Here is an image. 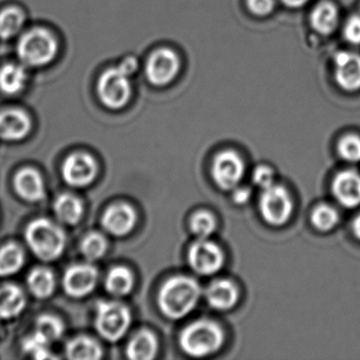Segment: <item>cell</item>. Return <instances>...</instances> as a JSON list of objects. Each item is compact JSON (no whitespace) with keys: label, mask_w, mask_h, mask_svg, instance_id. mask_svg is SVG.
Instances as JSON below:
<instances>
[{"label":"cell","mask_w":360,"mask_h":360,"mask_svg":"<svg viewBox=\"0 0 360 360\" xmlns=\"http://www.w3.org/2000/svg\"><path fill=\"white\" fill-rule=\"evenodd\" d=\"M130 75L121 66L112 67L101 75L98 92L105 106L120 109L127 104L132 94Z\"/></svg>","instance_id":"6"},{"label":"cell","mask_w":360,"mask_h":360,"mask_svg":"<svg viewBox=\"0 0 360 360\" xmlns=\"http://www.w3.org/2000/svg\"><path fill=\"white\" fill-rule=\"evenodd\" d=\"M224 342L222 328L210 320H198L181 333L180 347L191 357H206L221 349Z\"/></svg>","instance_id":"3"},{"label":"cell","mask_w":360,"mask_h":360,"mask_svg":"<svg viewBox=\"0 0 360 360\" xmlns=\"http://www.w3.org/2000/svg\"><path fill=\"white\" fill-rule=\"evenodd\" d=\"M120 66L129 75H134L138 69V60L134 58H127L120 64Z\"/></svg>","instance_id":"39"},{"label":"cell","mask_w":360,"mask_h":360,"mask_svg":"<svg viewBox=\"0 0 360 360\" xmlns=\"http://www.w3.org/2000/svg\"><path fill=\"white\" fill-rule=\"evenodd\" d=\"M343 35L345 41L352 45H360V15H353L349 18L343 29Z\"/></svg>","instance_id":"35"},{"label":"cell","mask_w":360,"mask_h":360,"mask_svg":"<svg viewBox=\"0 0 360 360\" xmlns=\"http://www.w3.org/2000/svg\"><path fill=\"white\" fill-rule=\"evenodd\" d=\"M63 178L73 187H85L91 184L98 174V164L86 153L70 155L62 168Z\"/></svg>","instance_id":"12"},{"label":"cell","mask_w":360,"mask_h":360,"mask_svg":"<svg viewBox=\"0 0 360 360\" xmlns=\"http://www.w3.org/2000/svg\"><path fill=\"white\" fill-rule=\"evenodd\" d=\"M32 128L30 117L20 109H9L0 112V139L20 141L26 138Z\"/></svg>","instance_id":"16"},{"label":"cell","mask_w":360,"mask_h":360,"mask_svg":"<svg viewBox=\"0 0 360 360\" xmlns=\"http://www.w3.org/2000/svg\"><path fill=\"white\" fill-rule=\"evenodd\" d=\"M243 160L233 150H225L214 158L212 166V176L219 188L231 191L243 178Z\"/></svg>","instance_id":"8"},{"label":"cell","mask_w":360,"mask_h":360,"mask_svg":"<svg viewBox=\"0 0 360 360\" xmlns=\"http://www.w3.org/2000/svg\"><path fill=\"white\" fill-rule=\"evenodd\" d=\"M188 262L191 269L199 275H214L222 267L224 254L214 242L199 239L189 248Z\"/></svg>","instance_id":"9"},{"label":"cell","mask_w":360,"mask_h":360,"mask_svg":"<svg viewBox=\"0 0 360 360\" xmlns=\"http://www.w3.org/2000/svg\"><path fill=\"white\" fill-rule=\"evenodd\" d=\"M338 153L345 161L349 163L360 162V138L349 134L341 139L338 144Z\"/></svg>","instance_id":"34"},{"label":"cell","mask_w":360,"mask_h":360,"mask_svg":"<svg viewBox=\"0 0 360 360\" xmlns=\"http://www.w3.org/2000/svg\"><path fill=\"white\" fill-rule=\"evenodd\" d=\"M311 25L320 34H332L338 25V10L333 4H320L311 12Z\"/></svg>","instance_id":"23"},{"label":"cell","mask_w":360,"mask_h":360,"mask_svg":"<svg viewBox=\"0 0 360 360\" xmlns=\"http://www.w3.org/2000/svg\"><path fill=\"white\" fill-rule=\"evenodd\" d=\"M134 285V278L131 271L124 266L111 269L105 280V288L113 296L123 297L131 292Z\"/></svg>","instance_id":"26"},{"label":"cell","mask_w":360,"mask_h":360,"mask_svg":"<svg viewBox=\"0 0 360 360\" xmlns=\"http://www.w3.org/2000/svg\"><path fill=\"white\" fill-rule=\"evenodd\" d=\"M284 5L290 8H300L304 6L309 0H282Z\"/></svg>","instance_id":"40"},{"label":"cell","mask_w":360,"mask_h":360,"mask_svg":"<svg viewBox=\"0 0 360 360\" xmlns=\"http://www.w3.org/2000/svg\"><path fill=\"white\" fill-rule=\"evenodd\" d=\"M54 212L60 222L75 225L79 222L84 212L81 200L70 193L60 195L54 202Z\"/></svg>","instance_id":"22"},{"label":"cell","mask_w":360,"mask_h":360,"mask_svg":"<svg viewBox=\"0 0 360 360\" xmlns=\"http://www.w3.org/2000/svg\"><path fill=\"white\" fill-rule=\"evenodd\" d=\"M106 239L98 233H90L84 238L81 243V252L89 261L98 260L104 256L107 250Z\"/></svg>","instance_id":"30"},{"label":"cell","mask_w":360,"mask_h":360,"mask_svg":"<svg viewBox=\"0 0 360 360\" xmlns=\"http://www.w3.org/2000/svg\"><path fill=\"white\" fill-rule=\"evenodd\" d=\"M200 297L201 288L193 278L176 276L163 284L158 301L166 317L181 319L195 309Z\"/></svg>","instance_id":"1"},{"label":"cell","mask_w":360,"mask_h":360,"mask_svg":"<svg viewBox=\"0 0 360 360\" xmlns=\"http://www.w3.org/2000/svg\"><path fill=\"white\" fill-rule=\"evenodd\" d=\"M248 7L256 15H267L275 8V0H248Z\"/></svg>","instance_id":"37"},{"label":"cell","mask_w":360,"mask_h":360,"mask_svg":"<svg viewBox=\"0 0 360 360\" xmlns=\"http://www.w3.org/2000/svg\"><path fill=\"white\" fill-rule=\"evenodd\" d=\"M16 193L29 202H39L45 199L46 191L43 178L32 168L20 170L14 179Z\"/></svg>","instance_id":"17"},{"label":"cell","mask_w":360,"mask_h":360,"mask_svg":"<svg viewBox=\"0 0 360 360\" xmlns=\"http://www.w3.org/2000/svg\"><path fill=\"white\" fill-rule=\"evenodd\" d=\"M24 263V250L18 244H6L0 248V277H7L18 273Z\"/></svg>","instance_id":"27"},{"label":"cell","mask_w":360,"mask_h":360,"mask_svg":"<svg viewBox=\"0 0 360 360\" xmlns=\"http://www.w3.org/2000/svg\"><path fill=\"white\" fill-rule=\"evenodd\" d=\"M58 44L46 29L37 28L25 33L18 44V54L25 66L41 67L56 58Z\"/></svg>","instance_id":"4"},{"label":"cell","mask_w":360,"mask_h":360,"mask_svg":"<svg viewBox=\"0 0 360 360\" xmlns=\"http://www.w3.org/2000/svg\"><path fill=\"white\" fill-rule=\"evenodd\" d=\"M136 214L134 208L127 204H117L105 212L102 223L109 233L117 237L128 235L134 229Z\"/></svg>","instance_id":"15"},{"label":"cell","mask_w":360,"mask_h":360,"mask_svg":"<svg viewBox=\"0 0 360 360\" xmlns=\"http://www.w3.org/2000/svg\"><path fill=\"white\" fill-rule=\"evenodd\" d=\"M159 349L157 337L149 330H141L128 343L126 353L132 360H150Z\"/></svg>","instance_id":"20"},{"label":"cell","mask_w":360,"mask_h":360,"mask_svg":"<svg viewBox=\"0 0 360 360\" xmlns=\"http://www.w3.org/2000/svg\"><path fill=\"white\" fill-rule=\"evenodd\" d=\"M191 229L199 239H208L216 231V219L208 212H195L191 220Z\"/></svg>","instance_id":"31"},{"label":"cell","mask_w":360,"mask_h":360,"mask_svg":"<svg viewBox=\"0 0 360 360\" xmlns=\"http://www.w3.org/2000/svg\"><path fill=\"white\" fill-rule=\"evenodd\" d=\"M27 77L28 75L22 65H5L0 68V90L8 96H15L24 90Z\"/></svg>","instance_id":"21"},{"label":"cell","mask_w":360,"mask_h":360,"mask_svg":"<svg viewBox=\"0 0 360 360\" xmlns=\"http://www.w3.org/2000/svg\"><path fill=\"white\" fill-rule=\"evenodd\" d=\"M25 237L33 254L46 262L56 260L66 246L64 231L48 219H37L31 222Z\"/></svg>","instance_id":"2"},{"label":"cell","mask_w":360,"mask_h":360,"mask_svg":"<svg viewBox=\"0 0 360 360\" xmlns=\"http://www.w3.org/2000/svg\"><path fill=\"white\" fill-rule=\"evenodd\" d=\"M28 288L31 294L37 298L45 299L53 294L56 288V278L48 269L37 267L28 276Z\"/></svg>","instance_id":"25"},{"label":"cell","mask_w":360,"mask_h":360,"mask_svg":"<svg viewBox=\"0 0 360 360\" xmlns=\"http://www.w3.org/2000/svg\"><path fill=\"white\" fill-rule=\"evenodd\" d=\"M311 223L321 231H328L336 226L339 221L338 212L328 205H319L313 210Z\"/></svg>","instance_id":"32"},{"label":"cell","mask_w":360,"mask_h":360,"mask_svg":"<svg viewBox=\"0 0 360 360\" xmlns=\"http://www.w3.org/2000/svg\"><path fill=\"white\" fill-rule=\"evenodd\" d=\"M25 25V14L15 7L0 12V39H10L15 37Z\"/></svg>","instance_id":"28"},{"label":"cell","mask_w":360,"mask_h":360,"mask_svg":"<svg viewBox=\"0 0 360 360\" xmlns=\"http://www.w3.org/2000/svg\"><path fill=\"white\" fill-rule=\"evenodd\" d=\"M26 307V297L22 288L13 284L0 286V318L18 317Z\"/></svg>","instance_id":"19"},{"label":"cell","mask_w":360,"mask_h":360,"mask_svg":"<svg viewBox=\"0 0 360 360\" xmlns=\"http://www.w3.org/2000/svg\"><path fill=\"white\" fill-rule=\"evenodd\" d=\"M69 359L96 360L102 356V349L94 339L81 336L72 339L66 347Z\"/></svg>","instance_id":"24"},{"label":"cell","mask_w":360,"mask_h":360,"mask_svg":"<svg viewBox=\"0 0 360 360\" xmlns=\"http://www.w3.org/2000/svg\"><path fill=\"white\" fill-rule=\"evenodd\" d=\"M64 324L51 315H43L37 318L35 322V333L43 337L49 343L58 340L64 334Z\"/></svg>","instance_id":"29"},{"label":"cell","mask_w":360,"mask_h":360,"mask_svg":"<svg viewBox=\"0 0 360 360\" xmlns=\"http://www.w3.org/2000/svg\"><path fill=\"white\" fill-rule=\"evenodd\" d=\"M180 69V60L172 50L162 48L149 56L146 64L148 81L155 86H165L174 81Z\"/></svg>","instance_id":"10"},{"label":"cell","mask_w":360,"mask_h":360,"mask_svg":"<svg viewBox=\"0 0 360 360\" xmlns=\"http://www.w3.org/2000/svg\"><path fill=\"white\" fill-rule=\"evenodd\" d=\"M131 313L123 303L102 301L96 307V328L106 340H120L129 328Z\"/></svg>","instance_id":"5"},{"label":"cell","mask_w":360,"mask_h":360,"mask_svg":"<svg viewBox=\"0 0 360 360\" xmlns=\"http://www.w3.org/2000/svg\"><path fill=\"white\" fill-rule=\"evenodd\" d=\"M98 273L90 264H75L69 267L63 278L65 292L73 298L87 296L98 284Z\"/></svg>","instance_id":"11"},{"label":"cell","mask_w":360,"mask_h":360,"mask_svg":"<svg viewBox=\"0 0 360 360\" xmlns=\"http://www.w3.org/2000/svg\"><path fill=\"white\" fill-rule=\"evenodd\" d=\"M50 343L37 333L30 335L22 342V351L37 359L52 358L49 351Z\"/></svg>","instance_id":"33"},{"label":"cell","mask_w":360,"mask_h":360,"mask_svg":"<svg viewBox=\"0 0 360 360\" xmlns=\"http://www.w3.org/2000/svg\"><path fill=\"white\" fill-rule=\"evenodd\" d=\"M274 178H275V174H274L273 169L265 165L257 167L254 174H252V181L261 189L267 188V187L273 185Z\"/></svg>","instance_id":"36"},{"label":"cell","mask_w":360,"mask_h":360,"mask_svg":"<svg viewBox=\"0 0 360 360\" xmlns=\"http://www.w3.org/2000/svg\"><path fill=\"white\" fill-rule=\"evenodd\" d=\"M259 207L265 222L273 226H282L290 220L294 204L288 191L283 186L274 183L263 189Z\"/></svg>","instance_id":"7"},{"label":"cell","mask_w":360,"mask_h":360,"mask_svg":"<svg viewBox=\"0 0 360 360\" xmlns=\"http://www.w3.org/2000/svg\"><path fill=\"white\" fill-rule=\"evenodd\" d=\"M335 79L341 89L354 92L360 90V54L341 51L334 58Z\"/></svg>","instance_id":"13"},{"label":"cell","mask_w":360,"mask_h":360,"mask_svg":"<svg viewBox=\"0 0 360 360\" xmlns=\"http://www.w3.org/2000/svg\"><path fill=\"white\" fill-rule=\"evenodd\" d=\"M250 195H252V191L248 187H238V188L236 187L233 189V200L238 205H243L250 201Z\"/></svg>","instance_id":"38"},{"label":"cell","mask_w":360,"mask_h":360,"mask_svg":"<svg viewBox=\"0 0 360 360\" xmlns=\"http://www.w3.org/2000/svg\"><path fill=\"white\" fill-rule=\"evenodd\" d=\"M352 229H353V233L355 237L357 238L358 240H360V214H358L355 220H354Z\"/></svg>","instance_id":"41"},{"label":"cell","mask_w":360,"mask_h":360,"mask_svg":"<svg viewBox=\"0 0 360 360\" xmlns=\"http://www.w3.org/2000/svg\"><path fill=\"white\" fill-rule=\"evenodd\" d=\"M332 191L341 205L357 207L360 205V174L354 170L339 172L333 180Z\"/></svg>","instance_id":"14"},{"label":"cell","mask_w":360,"mask_h":360,"mask_svg":"<svg viewBox=\"0 0 360 360\" xmlns=\"http://www.w3.org/2000/svg\"><path fill=\"white\" fill-rule=\"evenodd\" d=\"M206 300L217 311H229L238 302L239 292L235 283L229 280L220 279L212 282L206 290Z\"/></svg>","instance_id":"18"}]
</instances>
